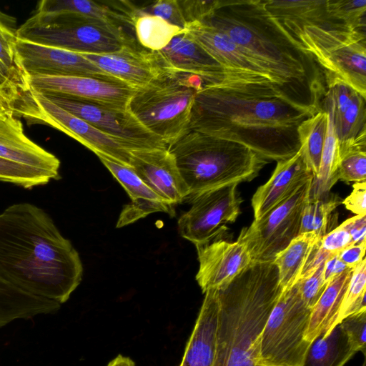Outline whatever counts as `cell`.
<instances>
[{"mask_svg":"<svg viewBox=\"0 0 366 366\" xmlns=\"http://www.w3.org/2000/svg\"><path fill=\"white\" fill-rule=\"evenodd\" d=\"M16 92L0 84V114L13 112Z\"/></svg>","mask_w":366,"mask_h":366,"instance_id":"cell-50","label":"cell"},{"mask_svg":"<svg viewBox=\"0 0 366 366\" xmlns=\"http://www.w3.org/2000/svg\"><path fill=\"white\" fill-rule=\"evenodd\" d=\"M56 178L50 173L0 158V182L24 189L48 184Z\"/></svg>","mask_w":366,"mask_h":366,"instance_id":"cell-38","label":"cell"},{"mask_svg":"<svg viewBox=\"0 0 366 366\" xmlns=\"http://www.w3.org/2000/svg\"><path fill=\"white\" fill-rule=\"evenodd\" d=\"M318 112L274 84H204L194 97L188 130L237 142L279 162L300 149L298 127Z\"/></svg>","mask_w":366,"mask_h":366,"instance_id":"cell-1","label":"cell"},{"mask_svg":"<svg viewBox=\"0 0 366 366\" xmlns=\"http://www.w3.org/2000/svg\"><path fill=\"white\" fill-rule=\"evenodd\" d=\"M152 53L162 71L194 74L202 77L206 84L238 81L257 82L228 73L186 31L175 36L163 49Z\"/></svg>","mask_w":366,"mask_h":366,"instance_id":"cell-17","label":"cell"},{"mask_svg":"<svg viewBox=\"0 0 366 366\" xmlns=\"http://www.w3.org/2000/svg\"><path fill=\"white\" fill-rule=\"evenodd\" d=\"M17 38L76 53L105 54L134 44L119 25L76 14H34L17 29Z\"/></svg>","mask_w":366,"mask_h":366,"instance_id":"cell-7","label":"cell"},{"mask_svg":"<svg viewBox=\"0 0 366 366\" xmlns=\"http://www.w3.org/2000/svg\"><path fill=\"white\" fill-rule=\"evenodd\" d=\"M277 162L269 179L257 189L252 198L254 219L262 217L313 177L301 149L291 158Z\"/></svg>","mask_w":366,"mask_h":366,"instance_id":"cell-23","label":"cell"},{"mask_svg":"<svg viewBox=\"0 0 366 366\" xmlns=\"http://www.w3.org/2000/svg\"><path fill=\"white\" fill-rule=\"evenodd\" d=\"M356 353L338 324L329 335L312 341L302 366H344Z\"/></svg>","mask_w":366,"mask_h":366,"instance_id":"cell-28","label":"cell"},{"mask_svg":"<svg viewBox=\"0 0 366 366\" xmlns=\"http://www.w3.org/2000/svg\"><path fill=\"white\" fill-rule=\"evenodd\" d=\"M60 304L24 292L0 278V328L16 320L56 312Z\"/></svg>","mask_w":366,"mask_h":366,"instance_id":"cell-26","label":"cell"},{"mask_svg":"<svg viewBox=\"0 0 366 366\" xmlns=\"http://www.w3.org/2000/svg\"><path fill=\"white\" fill-rule=\"evenodd\" d=\"M79 54L108 74L136 89L145 86L163 71L152 51L134 44L110 53Z\"/></svg>","mask_w":366,"mask_h":366,"instance_id":"cell-21","label":"cell"},{"mask_svg":"<svg viewBox=\"0 0 366 366\" xmlns=\"http://www.w3.org/2000/svg\"><path fill=\"white\" fill-rule=\"evenodd\" d=\"M337 178L347 183L366 179V129L357 137L338 142Z\"/></svg>","mask_w":366,"mask_h":366,"instance_id":"cell-33","label":"cell"},{"mask_svg":"<svg viewBox=\"0 0 366 366\" xmlns=\"http://www.w3.org/2000/svg\"><path fill=\"white\" fill-rule=\"evenodd\" d=\"M18 65L25 78L36 76L115 79L79 53L17 39ZM119 80V79H118Z\"/></svg>","mask_w":366,"mask_h":366,"instance_id":"cell-14","label":"cell"},{"mask_svg":"<svg viewBox=\"0 0 366 366\" xmlns=\"http://www.w3.org/2000/svg\"><path fill=\"white\" fill-rule=\"evenodd\" d=\"M312 178L262 217L244 227L237 239L247 248L252 262H273L279 253L300 234L301 216Z\"/></svg>","mask_w":366,"mask_h":366,"instance_id":"cell-11","label":"cell"},{"mask_svg":"<svg viewBox=\"0 0 366 366\" xmlns=\"http://www.w3.org/2000/svg\"><path fill=\"white\" fill-rule=\"evenodd\" d=\"M17 29L16 19L0 11V84L14 91L26 87L17 63Z\"/></svg>","mask_w":366,"mask_h":366,"instance_id":"cell-29","label":"cell"},{"mask_svg":"<svg viewBox=\"0 0 366 366\" xmlns=\"http://www.w3.org/2000/svg\"><path fill=\"white\" fill-rule=\"evenodd\" d=\"M338 140L333 124L328 119L326 139L322 154L319 172L313 177L309 197L318 198L330 192L338 181Z\"/></svg>","mask_w":366,"mask_h":366,"instance_id":"cell-35","label":"cell"},{"mask_svg":"<svg viewBox=\"0 0 366 366\" xmlns=\"http://www.w3.org/2000/svg\"><path fill=\"white\" fill-rule=\"evenodd\" d=\"M321 238L315 232L299 234L275 257L273 263L283 291L298 281L312 247Z\"/></svg>","mask_w":366,"mask_h":366,"instance_id":"cell-30","label":"cell"},{"mask_svg":"<svg viewBox=\"0 0 366 366\" xmlns=\"http://www.w3.org/2000/svg\"><path fill=\"white\" fill-rule=\"evenodd\" d=\"M342 202L337 194L330 192L318 198L308 197L302 212L300 234L315 232L322 237L330 232L332 214Z\"/></svg>","mask_w":366,"mask_h":366,"instance_id":"cell-34","label":"cell"},{"mask_svg":"<svg viewBox=\"0 0 366 366\" xmlns=\"http://www.w3.org/2000/svg\"><path fill=\"white\" fill-rule=\"evenodd\" d=\"M219 0L199 1L184 0L179 1L187 25L194 21H202L209 15L216 8Z\"/></svg>","mask_w":366,"mask_h":366,"instance_id":"cell-44","label":"cell"},{"mask_svg":"<svg viewBox=\"0 0 366 366\" xmlns=\"http://www.w3.org/2000/svg\"><path fill=\"white\" fill-rule=\"evenodd\" d=\"M14 114L28 124H42L76 139L94 154L107 155L129 166L130 148L122 141L102 133L84 120L51 102L43 94L29 88L18 91Z\"/></svg>","mask_w":366,"mask_h":366,"instance_id":"cell-10","label":"cell"},{"mask_svg":"<svg viewBox=\"0 0 366 366\" xmlns=\"http://www.w3.org/2000/svg\"><path fill=\"white\" fill-rule=\"evenodd\" d=\"M162 212L173 215V205L161 201L139 200L125 205L120 213L117 227L132 224L149 214Z\"/></svg>","mask_w":366,"mask_h":366,"instance_id":"cell-40","label":"cell"},{"mask_svg":"<svg viewBox=\"0 0 366 366\" xmlns=\"http://www.w3.org/2000/svg\"><path fill=\"white\" fill-rule=\"evenodd\" d=\"M185 31L228 73L257 82L277 84L293 92L282 81L264 69L228 36L214 27L194 21L187 25Z\"/></svg>","mask_w":366,"mask_h":366,"instance_id":"cell-16","label":"cell"},{"mask_svg":"<svg viewBox=\"0 0 366 366\" xmlns=\"http://www.w3.org/2000/svg\"><path fill=\"white\" fill-rule=\"evenodd\" d=\"M296 282L282 291L261 335L257 365L302 366L310 343L305 340L312 312Z\"/></svg>","mask_w":366,"mask_h":366,"instance_id":"cell-9","label":"cell"},{"mask_svg":"<svg viewBox=\"0 0 366 366\" xmlns=\"http://www.w3.org/2000/svg\"><path fill=\"white\" fill-rule=\"evenodd\" d=\"M219 302L213 366H257L261 335L282 292L273 262H253L216 289Z\"/></svg>","mask_w":366,"mask_h":366,"instance_id":"cell-4","label":"cell"},{"mask_svg":"<svg viewBox=\"0 0 366 366\" xmlns=\"http://www.w3.org/2000/svg\"><path fill=\"white\" fill-rule=\"evenodd\" d=\"M257 366H264V365H257Z\"/></svg>","mask_w":366,"mask_h":366,"instance_id":"cell-52","label":"cell"},{"mask_svg":"<svg viewBox=\"0 0 366 366\" xmlns=\"http://www.w3.org/2000/svg\"><path fill=\"white\" fill-rule=\"evenodd\" d=\"M366 242L350 245L342 251L337 256L339 259L349 268H354L365 257Z\"/></svg>","mask_w":366,"mask_h":366,"instance_id":"cell-48","label":"cell"},{"mask_svg":"<svg viewBox=\"0 0 366 366\" xmlns=\"http://www.w3.org/2000/svg\"><path fill=\"white\" fill-rule=\"evenodd\" d=\"M327 9L350 30L365 32L366 0H327Z\"/></svg>","mask_w":366,"mask_h":366,"instance_id":"cell-39","label":"cell"},{"mask_svg":"<svg viewBox=\"0 0 366 366\" xmlns=\"http://www.w3.org/2000/svg\"><path fill=\"white\" fill-rule=\"evenodd\" d=\"M325 262L308 276L297 282L302 299L311 309L319 300L327 284L323 274Z\"/></svg>","mask_w":366,"mask_h":366,"instance_id":"cell-43","label":"cell"},{"mask_svg":"<svg viewBox=\"0 0 366 366\" xmlns=\"http://www.w3.org/2000/svg\"><path fill=\"white\" fill-rule=\"evenodd\" d=\"M353 244L348 231L342 225L337 226L324 235L320 247L331 255H336L345 247Z\"/></svg>","mask_w":366,"mask_h":366,"instance_id":"cell-45","label":"cell"},{"mask_svg":"<svg viewBox=\"0 0 366 366\" xmlns=\"http://www.w3.org/2000/svg\"><path fill=\"white\" fill-rule=\"evenodd\" d=\"M178 366H213L219 302L216 289L207 290Z\"/></svg>","mask_w":366,"mask_h":366,"instance_id":"cell-24","label":"cell"},{"mask_svg":"<svg viewBox=\"0 0 366 366\" xmlns=\"http://www.w3.org/2000/svg\"><path fill=\"white\" fill-rule=\"evenodd\" d=\"M325 80L320 111L328 114L339 142L355 137L365 128L366 98L337 77Z\"/></svg>","mask_w":366,"mask_h":366,"instance_id":"cell-20","label":"cell"},{"mask_svg":"<svg viewBox=\"0 0 366 366\" xmlns=\"http://www.w3.org/2000/svg\"><path fill=\"white\" fill-rule=\"evenodd\" d=\"M127 16L139 44L148 51H160L175 36L185 32V29L171 24L159 16L141 12L132 3Z\"/></svg>","mask_w":366,"mask_h":366,"instance_id":"cell-27","label":"cell"},{"mask_svg":"<svg viewBox=\"0 0 366 366\" xmlns=\"http://www.w3.org/2000/svg\"><path fill=\"white\" fill-rule=\"evenodd\" d=\"M0 158L40 169L59 179V159L31 140L14 113L0 114Z\"/></svg>","mask_w":366,"mask_h":366,"instance_id":"cell-22","label":"cell"},{"mask_svg":"<svg viewBox=\"0 0 366 366\" xmlns=\"http://www.w3.org/2000/svg\"><path fill=\"white\" fill-rule=\"evenodd\" d=\"M237 183H232L192 196V206L178 220V232L195 245L223 234L225 224L233 223L242 202Z\"/></svg>","mask_w":366,"mask_h":366,"instance_id":"cell-13","label":"cell"},{"mask_svg":"<svg viewBox=\"0 0 366 366\" xmlns=\"http://www.w3.org/2000/svg\"><path fill=\"white\" fill-rule=\"evenodd\" d=\"M341 328L346 334L354 351H360L364 355L366 350V310L352 314L341 321Z\"/></svg>","mask_w":366,"mask_h":366,"instance_id":"cell-41","label":"cell"},{"mask_svg":"<svg viewBox=\"0 0 366 366\" xmlns=\"http://www.w3.org/2000/svg\"><path fill=\"white\" fill-rule=\"evenodd\" d=\"M35 11L41 15L76 14L117 25L129 24L128 19L119 11L90 0H43L38 3Z\"/></svg>","mask_w":366,"mask_h":366,"instance_id":"cell-31","label":"cell"},{"mask_svg":"<svg viewBox=\"0 0 366 366\" xmlns=\"http://www.w3.org/2000/svg\"><path fill=\"white\" fill-rule=\"evenodd\" d=\"M78 252L43 209L29 202L0 212V278L28 294L59 303L80 284Z\"/></svg>","mask_w":366,"mask_h":366,"instance_id":"cell-2","label":"cell"},{"mask_svg":"<svg viewBox=\"0 0 366 366\" xmlns=\"http://www.w3.org/2000/svg\"><path fill=\"white\" fill-rule=\"evenodd\" d=\"M352 191L342 203L356 215L366 214V182H355Z\"/></svg>","mask_w":366,"mask_h":366,"instance_id":"cell-46","label":"cell"},{"mask_svg":"<svg viewBox=\"0 0 366 366\" xmlns=\"http://www.w3.org/2000/svg\"><path fill=\"white\" fill-rule=\"evenodd\" d=\"M26 88L43 94H61L128 109L137 89L115 79L36 76L25 78Z\"/></svg>","mask_w":366,"mask_h":366,"instance_id":"cell-15","label":"cell"},{"mask_svg":"<svg viewBox=\"0 0 366 366\" xmlns=\"http://www.w3.org/2000/svg\"><path fill=\"white\" fill-rule=\"evenodd\" d=\"M44 95L102 133L122 141L131 150L167 148L162 139L149 132L128 109L74 97Z\"/></svg>","mask_w":366,"mask_h":366,"instance_id":"cell-12","label":"cell"},{"mask_svg":"<svg viewBox=\"0 0 366 366\" xmlns=\"http://www.w3.org/2000/svg\"><path fill=\"white\" fill-rule=\"evenodd\" d=\"M144 14L159 16L168 23L185 29L187 22L178 0H158L150 5L138 7Z\"/></svg>","mask_w":366,"mask_h":366,"instance_id":"cell-42","label":"cell"},{"mask_svg":"<svg viewBox=\"0 0 366 366\" xmlns=\"http://www.w3.org/2000/svg\"><path fill=\"white\" fill-rule=\"evenodd\" d=\"M204 84L194 74L163 70L136 90L127 109L168 147L188 131L194 97Z\"/></svg>","mask_w":366,"mask_h":366,"instance_id":"cell-6","label":"cell"},{"mask_svg":"<svg viewBox=\"0 0 366 366\" xmlns=\"http://www.w3.org/2000/svg\"><path fill=\"white\" fill-rule=\"evenodd\" d=\"M107 366H135V363L131 358L119 355Z\"/></svg>","mask_w":366,"mask_h":366,"instance_id":"cell-51","label":"cell"},{"mask_svg":"<svg viewBox=\"0 0 366 366\" xmlns=\"http://www.w3.org/2000/svg\"><path fill=\"white\" fill-rule=\"evenodd\" d=\"M353 268L332 278L312 310L305 340L312 343L318 336H327L336 326L338 312Z\"/></svg>","mask_w":366,"mask_h":366,"instance_id":"cell-25","label":"cell"},{"mask_svg":"<svg viewBox=\"0 0 366 366\" xmlns=\"http://www.w3.org/2000/svg\"><path fill=\"white\" fill-rule=\"evenodd\" d=\"M366 259L364 258L353 269L341 304L336 325L345 317L366 310Z\"/></svg>","mask_w":366,"mask_h":366,"instance_id":"cell-37","label":"cell"},{"mask_svg":"<svg viewBox=\"0 0 366 366\" xmlns=\"http://www.w3.org/2000/svg\"><path fill=\"white\" fill-rule=\"evenodd\" d=\"M295 39L310 55L324 76L337 77L366 98L365 32L308 26Z\"/></svg>","mask_w":366,"mask_h":366,"instance_id":"cell-8","label":"cell"},{"mask_svg":"<svg viewBox=\"0 0 366 366\" xmlns=\"http://www.w3.org/2000/svg\"><path fill=\"white\" fill-rule=\"evenodd\" d=\"M129 166L160 198L171 205L182 202L189 189L168 149L130 150Z\"/></svg>","mask_w":366,"mask_h":366,"instance_id":"cell-19","label":"cell"},{"mask_svg":"<svg viewBox=\"0 0 366 366\" xmlns=\"http://www.w3.org/2000/svg\"><path fill=\"white\" fill-rule=\"evenodd\" d=\"M348 268L339 259L337 254L329 257L325 262L323 270L326 283H328L332 278L340 274Z\"/></svg>","mask_w":366,"mask_h":366,"instance_id":"cell-49","label":"cell"},{"mask_svg":"<svg viewBox=\"0 0 366 366\" xmlns=\"http://www.w3.org/2000/svg\"><path fill=\"white\" fill-rule=\"evenodd\" d=\"M222 236L195 245L199 263L196 280L203 293L227 285L252 263L243 244L226 240Z\"/></svg>","mask_w":366,"mask_h":366,"instance_id":"cell-18","label":"cell"},{"mask_svg":"<svg viewBox=\"0 0 366 366\" xmlns=\"http://www.w3.org/2000/svg\"><path fill=\"white\" fill-rule=\"evenodd\" d=\"M200 22L228 36L297 97L320 105L325 93L320 68L269 13L263 0H219Z\"/></svg>","mask_w":366,"mask_h":366,"instance_id":"cell-3","label":"cell"},{"mask_svg":"<svg viewBox=\"0 0 366 366\" xmlns=\"http://www.w3.org/2000/svg\"><path fill=\"white\" fill-rule=\"evenodd\" d=\"M341 224L348 231L353 244L366 242V214L355 215Z\"/></svg>","mask_w":366,"mask_h":366,"instance_id":"cell-47","label":"cell"},{"mask_svg":"<svg viewBox=\"0 0 366 366\" xmlns=\"http://www.w3.org/2000/svg\"><path fill=\"white\" fill-rule=\"evenodd\" d=\"M192 196L251 181L269 161L235 142L188 130L167 147Z\"/></svg>","mask_w":366,"mask_h":366,"instance_id":"cell-5","label":"cell"},{"mask_svg":"<svg viewBox=\"0 0 366 366\" xmlns=\"http://www.w3.org/2000/svg\"><path fill=\"white\" fill-rule=\"evenodd\" d=\"M328 114L320 111L302 122L297 129L300 149L313 177L317 176L326 139Z\"/></svg>","mask_w":366,"mask_h":366,"instance_id":"cell-32","label":"cell"},{"mask_svg":"<svg viewBox=\"0 0 366 366\" xmlns=\"http://www.w3.org/2000/svg\"><path fill=\"white\" fill-rule=\"evenodd\" d=\"M95 154L125 189L131 202L151 200L166 202L141 179L130 166L101 153Z\"/></svg>","mask_w":366,"mask_h":366,"instance_id":"cell-36","label":"cell"}]
</instances>
